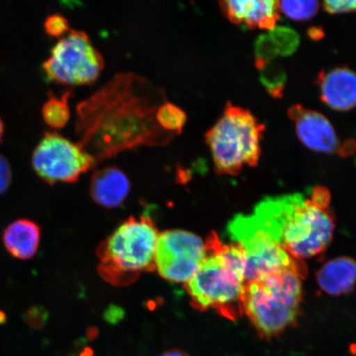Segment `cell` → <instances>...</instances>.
<instances>
[{
  "label": "cell",
  "mask_w": 356,
  "mask_h": 356,
  "mask_svg": "<svg viewBox=\"0 0 356 356\" xmlns=\"http://www.w3.org/2000/svg\"><path fill=\"white\" fill-rule=\"evenodd\" d=\"M318 83L323 101L337 111H349L356 106V74L341 67L320 73Z\"/></svg>",
  "instance_id": "obj_13"
},
{
  "label": "cell",
  "mask_w": 356,
  "mask_h": 356,
  "mask_svg": "<svg viewBox=\"0 0 356 356\" xmlns=\"http://www.w3.org/2000/svg\"><path fill=\"white\" fill-rule=\"evenodd\" d=\"M3 132V124L1 118H0V140H1Z\"/></svg>",
  "instance_id": "obj_26"
},
{
  "label": "cell",
  "mask_w": 356,
  "mask_h": 356,
  "mask_svg": "<svg viewBox=\"0 0 356 356\" xmlns=\"http://www.w3.org/2000/svg\"><path fill=\"white\" fill-rule=\"evenodd\" d=\"M318 284L331 296L348 293L356 286V261L349 257H337L324 264L317 274Z\"/></svg>",
  "instance_id": "obj_16"
},
{
  "label": "cell",
  "mask_w": 356,
  "mask_h": 356,
  "mask_svg": "<svg viewBox=\"0 0 356 356\" xmlns=\"http://www.w3.org/2000/svg\"><path fill=\"white\" fill-rule=\"evenodd\" d=\"M104 59L83 31L70 29L52 47L42 69L50 81L65 86H89L104 69Z\"/></svg>",
  "instance_id": "obj_8"
},
{
  "label": "cell",
  "mask_w": 356,
  "mask_h": 356,
  "mask_svg": "<svg viewBox=\"0 0 356 356\" xmlns=\"http://www.w3.org/2000/svg\"><path fill=\"white\" fill-rule=\"evenodd\" d=\"M207 256V243L198 236L184 230L166 231L159 236L155 268L164 279L186 284Z\"/></svg>",
  "instance_id": "obj_10"
},
{
  "label": "cell",
  "mask_w": 356,
  "mask_h": 356,
  "mask_svg": "<svg viewBox=\"0 0 356 356\" xmlns=\"http://www.w3.org/2000/svg\"><path fill=\"white\" fill-rule=\"evenodd\" d=\"M41 240V228L29 220H17L8 225L3 234V243L13 257L29 260L37 253Z\"/></svg>",
  "instance_id": "obj_15"
},
{
  "label": "cell",
  "mask_w": 356,
  "mask_h": 356,
  "mask_svg": "<svg viewBox=\"0 0 356 356\" xmlns=\"http://www.w3.org/2000/svg\"><path fill=\"white\" fill-rule=\"evenodd\" d=\"M265 126L250 111L228 104L204 138L217 172L234 175L255 166L261 155Z\"/></svg>",
  "instance_id": "obj_6"
},
{
  "label": "cell",
  "mask_w": 356,
  "mask_h": 356,
  "mask_svg": "<svg viewBox=\"0 0 356 356\" xmlns=\"http://www.w3.org/2000/svg\"><path fill=\"white\" fill-rule=\"evenodd\" d=\"M289 115L296 122L298 137L309 149L327 154L340 151V141L337 133L324 115L300 105L291 106Z\"/></svg>",
  "instance_id": "obj_11"
},
{
  "label": "cell",
  "mask_w": 356,
  "mask_h": 356,
  "mask_svg": "<svg viewBox=\"0 0 356 356\" xmlns=\"http://www.w3.org/2000/svg\"><path fill=\"white\" fill-rule=\"evenodd\" d=\"M207 256L186 284L191 304L200 310L215 309L235 318L243 310L247 282L243 252L237 244H222L216 237L207 241Z\"/></svg>",
  "instance_id": "obj_3"
},
{
  "label": "cell",
  "mask_w": 356,
  "mask_h": 356,
  "mask_svg": "<svg viewBox=\"0 0 356 356\" xmlns=\"http://www.w3.org/2000/svg\"><path fill=\"white\" fill-rule=\"evenodd\" d=\"M279 10L289 19L296 21H307L314 17L318 11L317 1H280Z\"/></svg>",
  "instance_id": "obj_21"
},
{
  "label": "cell",
  "mask_w": 356,
  "mask_h": 356,
  "mask_svg": "<svg viewBox=\"0 0 356 356\" xmlns=\"http://www.w3.org/2000/svg\"><path fill=\"white\" fill-rule=\"evenodd\" d=\"M131 184L121 169L106 167L93 173L90 193L97 204L105 207L121 206L130 191Z\"/></svg>",
  "instance_id": "obj_14"
},
{
  "label": "cell",
  "mask_w": 356,
  "mask_h": 356,
  "mask_svg": "<svg viewBox=\"0 0 356 356\" xmlns=\"http://www.w3.org/2000/svg\"><path fill=\"white\" fill-rule=\"evenodd\" d=\"M159 236L149 217H132L124 222L97 251L102 277L114 286H123L154 270Z\"/></svg>",
  "instance_id": "obj_4"
},
{
  "label": "cell",
  "mask_w": 356,
  "mask_h": 356,
  "mask_svg": "<svg viewBox=\"0 0 356 356\" xmlns=\"http://www.w3.org/2000/svg\"><path fill=\"white\" fill-rule=\"evenodd\" d=\"M71 91H66L60 97L49 93V99L42 108L44 121L52 128H63L70 118L69 99Z\"/></svg>",
  "instance_id": "obj_17"
},
{
  "label": "cell",
  "mask_w": 356,
  "mask_h": 356,
  "mask_svg": "<svg viewBox=\"0 0 356 356\" xmlns=\"http://www.w3.org/2000/svg\"><path fill=\"white\" fill-rule=\"evenodd\" d=\"M325 10L329 13H345L356 11V0H328L324 2Z\"/></svg>",
  "instance_id": "obj_23"
},
{
  "label": "cell",
  "mask_w": 356,
  "mask_h": 356,
  "mask_svg": "<svg viewBox=\"0 0 356 356\" xmlns=\"http://www.w3.org/2000/svg\"><path fill=\"white\" fill-rule=\"evenodd\" d=\"M163 89L133 73L118 74L77 106V143L96 160L104 161L140 146H164L176 135L156 121L165 102Z\"/></svg>",
  "instance_id": "obj_1"
},
{
  "label": "cell",
  "mask_w": 356,
  "mask_h": 356,
  "mask_svg": "<svg viewBox=\"0 0 356 356\" xmlns=\"http://www.w3.org/2000/svg\"><path fill=\"white\" fill-rule=\"evenodd\" d=\"M302 297L297 266L247 283L243 310L258 332L273 337L295 322Z\"/></svg>",
  "instance_id": "obj_5"
},
{
  "label": "cell",
  "mask_w": 356,
  "mask_h": 356,
  "mask_svg": "<svg viewBox=\"0 0 356 356\" xmlns=\"http://www.w3.org/2000/svg\"><path fill=\"white\" fill-rule=\"evenodd\" d=\"M326 200L322 190L314 191L310 199L299 194L269 198L255 213L293 259H307L323 252L332 238L334 222Z\"/></svg>",
  "instance_id": "obj_2"
},
{
  "label": "cell",
  "mask_w": 356,
  "mask_h": 356,
  "mask_svg": "<svg viewBox=\"0 0 356 356\" xmlns=\"http://www.w3.org/2000/svg\"><path fill=\"white\" fill-rule=\"evenodd\" d=\"M186 114L179 106L166 100L159 106L156 121L163 130L175 135H180L186 123Z\"/></svg>",
  "instance_id": "obj_18"
},
{
  "label": "cell",
  "mask_w": 356,
  "mask_h": 356,
  "mask_svg": "<svg viewBox=\"0 0 356 356\" xmlns=\"http://www.w3.org/2000/svg\"><path fill=\"white\" fill-rule=\"evenodd\" d=\"M96 164L81 146L56 132L44 134L33 155L35 172L49 184L76 181Z\"/></svg>",
  "instance_id": "obj_9"
},
{
  "label": "cell",
  "mask_w": 356,
  "mask_h": 356,
  "mask_svg": "<svg viewBox=\"0 0 356 356\" xmlns=\"http://www.w3.org/2000/svg\"><path fill=\"white\" fill-rule=\"evenodd\" d=\"M161 356H190L188 354L179 350H170L164 353Z\"/></svg>",
  "instance_id": "obj_25"
},
{
  "label": "cell",
  "mask_w": 356,
  "mask_h": 356,
  "mask_svg": "<svg viewBox=\"0 0 356 356\" xmlns=\"http://www.w3.org/2000/svg\"><path fill=\"white\" fill-rule=\"evenodd\" d=\"M220 6L229 21L249 29L273 30L279 19V3L273 0H225Z\"/></svg>",
  "instance_id": "obj_12"
},
{
  "label": "cell",
  "mask_w": 356,
  "mask_h": 356,
  "mask_svg": "<svg viewBox=\"0 0 356 356\" xmlns=\"http://www.w3.org/2000/svg\"><path fill=\"white\" fill-rule=\"evenodd\" d=\"M229 233L243 252L247 283L296 266L273 231L255 213L235 218L229 225Z\"/></svg>",
  "instance_id": "obj_7"
},
{
  "label": "cell",
  "mask_w": 356,
  "mask_h": 356,
  "mask_svg": "<svg viewBox=\"0 0 356 356\" xmlns=\"http://www.w3.org/2000/svg\"><path fill=\"white\" fill-rule=\"evenodd\" d=\"M44 28L48 35L55 38L64 37L70 30L68 20L58 13L47 17L44 22Z\"/></svg>",
  "instance_id": "obj_22"
},
{
  "label": "cell",
  "mask_w": 356,
  "mask_h": 356,
  "mask_svg": "<svg viewBox=\"0 0 356 356\" xmlns=\"http://www.w3.org/2000/svg\"><path fill=\"white\" fill-rule=\"evenodd\" d=\"M12 178L10 163L6 157L0 154V194L6 191L10 185Z\"/></svg>",
  "instance_id": "obj_24"
},
{
  "label": "cell",
  "mask_w": 356,
  "mask_h": 356,
  "mask_svg": "<svg viewBox=\"0 0 356 356\" xmlns=\"http://www.w3.org/2000/svg\"><path fill=\"white\" fill-rule=\"evenodd\" d=\"M257 66L261 70V81L267 90L275 97H282L284 80H286L282 67L277 65H270L269 62H266V63L257 62Z\"/></svg>",
  "instance_id": "obj_19"
},
{
  "label": "cell",
  "mask_w": 356,
  "mask_h": 356,
  "mask_svg": "<svg viewBox=\"0 0 356 356\" xmlns=\"http://www.w3.org/2000/svg\"><path fill=\"white\" fill-rule=\"evenodd\" d=\"M268 38L277 56L291 55L296 50L300 41L296 33L286 28L273 29Z\"/></svg>",
  "instance_id": "obj_20"
}]
</instances>
